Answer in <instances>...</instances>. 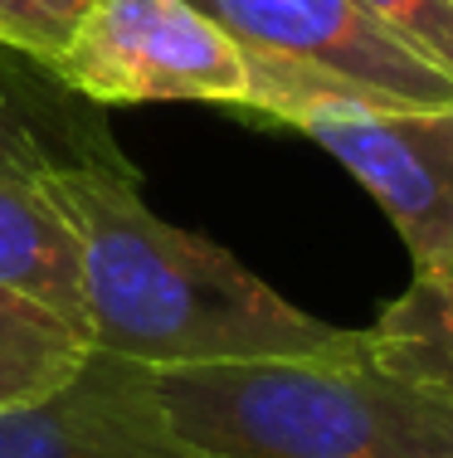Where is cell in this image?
I'll use <instances>...</instances> for the list:
<instances>
[{
  "mask_svg": "<svg viewBox=\"0 0 453 458\" xmlns=\"http://www.w3.org/2000/svg\"><path fill=\"white\" fill-rule=\"evenodd\" d=\"M142 176L69 171L39 191L79 254V318L88 346L137 366L341 361L365 332L307 318L220 244L176 229L142 200Z\"/></svg>",
  "mask_w": 453,
  "mask_h": 458,
  "instance_id": "6da1fadb",
  "label": "cell"
},
{
  "mask_svg": "<svg viewBox=\"0 0 453 458\" xmlns=\"http://www.w3.org/2000/svg\"><path fill=\"white\" fill-rule=\"evenodd\" d=\"M171 434L205 458H453V405L371 352L341 361H214L151 370Z\"/></svg>",
  "mask_w": 453,
  "mask_h": 458,
  "instance_id": "7a4b0ae2",
  "label": "cell"
},
{
  "mask_svg": "<svg viewBox=\"0 0 453 458\" xmlns=\"http://www.w3.org/2000/svg\"><path fill=\"white\" fill-rule=\"evenodd\" d=\"M49 73L98 107L249 103V54L190 0H93Z\"/></svg>",
  "mask_w": 453,
  "mask_h": 458,
  "instance_id": "3957f363",
  "label": "cell"
},
{
  "mask_svg": "<svg viewBox=\"0 0 453 458\" xmlns=\"http://www.w3.org/2000/svg\"><path fill=\"white\" fill-rule=\"evenodd\" d=\"M351 171L405 239L415 274L453 264V107L347 98L298 123Z\"/></svg>",
  "mask_w": 453,
  "mask_h": 458,
  "instance_id": "277c9868",
  "label": "cell"
},
{
  "mask_svg": "<svg viewBox=\"0 0 453 458\" xmlns=\"http://www.w3.org/2000/svg\"><path fill=\"white\" fill-rule=\"evenodd\" d=\"M234 45L298 69L347 79L409 107H453V79L395 39L356 0H190Z\"/></svg>",
  "mask_w": 453,
  "mask_h": 458,
  "instance_id": "5b68a950",
  "label": "cell"
},
{
  "mask_svg": "<svg viewBox=\"0 0 453 458\" xmlns=\"http://www.w3.org/2000/svg\"><path fill=\"white\" fill-rule=\"evenodd\" d=\"M0 458H205L171 434L151 366L88 346L54 395L0 410Z\"/></svg>",
  "mask_w": 453,
  "mask_h": 458,
  "instance_id": "8992f818",
  "label": "cell"
},
{
  "mask_svg": "<svg viewBox=\"0 0 453 458\" xmlns=\"http://www.w3.org/2000/svg\"><path fill=\"white\" fill-rule=\"evenodd\" d=\"M69 171L137 176L107 107L63 89L49 64L0 49V176L45 185Z\"/></svg>",
  "mask_w": 453,
  "mask_h": 458,
  "instance_id": "52a82bcc",
  "label": "cell"
},
{
  "mask_svg": "<svg viewBox=\"0 0 453 458\" xmlns=\"http://www.w3.org/2000/svg\"><path fill=\"white\" fill-rule=\"evenodd\" d=\"M365 352L395 380L453 405V264L409 278L365 327Z\"/></svg>",
  "mask_w": 453,
  "mask_h": 458,
  "instance_id": "ba28073f",
  "label": "cell"
},
{
  "mask_svg": "<svg viewBox=\"0 0 453 458\" xmlns=\"http://www.w3.org/2000/svg\"><path fill=\"white\" fill-rule=\"evenodd\" d=\"M0 283L29 293L83 332L79 318V254L69 225L39 185L0 176Z\"/></svg>",
  "mask_w": 453,
  "mask_h": 458,
  "instance_id": "9c48e42d",
  "label": "cell"
},
{
  "mask_svg": "<svg viewBox=\"0 0 453 458\" xmlns=\"http://www.w3.org/2000/svg\"><path fill=\"white\" fill-rule=\"evenodd\" d=\"M88 356V336L54 308L0 283V410L45 400Z\"/></svg>",
  "mask_w": 453,
  "mask_h": 458,
  "instance_id": "30bf717a",
  "label": "cell"
},
{
  "mask_svg": "<svg viewBox=\"0 0 453 458\" xmlns=\"http://www.w3.org/2000/svg\"><path fill=\"white\" fill-rule=\"evenodd\" d=\"M93 0H0V49L54 64Z\"/></svg>",
  "mask_w": 453,
  "mask_h": 458,
  "instance_id": "8fae6325",
  "label": "cell"
},
{
  "mask_svg": "<svg viewBox=\"0 0 453 458\" xmlns=\"http://www.w3.org/2000/svg\"><path fill=\"white\" fill-rule=\"evenodd\" d=\"M356 5L453 79V0H356Z\"/></svg>",
  "mask_w": 453,
  "mask_h": 458,
  "instance_id": "7c38bea8",
  "label": "cell"
}]
</instances>
